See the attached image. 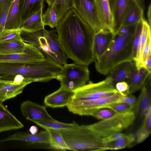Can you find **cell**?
<instances>
[{"label": "cell", "mask_w": 151, "mask_h": 151, "mask_svg": "<svg viewBox=\"0 0 151 151\" xmlns=\"http://www.w3.org/2000/svg\"><path fill=\"white\" fill-rule=\"evenodd\" d=\"M23 124L0 101V132L19 129Z\"/></svg>", "instance_id": "d6986e66"}, {"label": "cell", "mask_w": 151, "mask_h": 151, "mask_svg": "<svg viewBox=\"0 0 151 151\" xmlns=\"http://www.w3.org/2000/svg\"><path fill=\"white\" fill-rule=\"evenodd\" d=\"M144 10L137 0H130L121 27L134 25L142 21Z\"/></svg>", "instance_id": "44dd1931"}, {"label": "cell", "mask_w": 151, "mask_h": 151, "mask_svg": "<svg viewBox=\"0 0 151 151\" xmlns=\"http://www.w3.org/2000/svg\"><path fill=\"white\" fill-rule=\"evenodd\" d=\"M137 100L135 96L132 94H128L125 96L121 95L117 103H125L132 106L134 108Z\"/></svg>", "instance_id": "ab89813d"}, {"label": "cell", "mask_w": 151, "mask_h": 151, "mask_svg": "<svg viewBox=\"0 0 151 151\" xmlns=\"http://www.w3.org/2000/svg\"><path fill=\"white\" fill-rule=\"evenodd\" d=\"M21 36L24 42L34 46L45 58L62 65L67 63L68 58L60 44L56 30L44 29L33 32L21 30Z\"/></svg>", "instance_id": "3957f363"}, {"label": "cell", "mask_w": 151, "mask_h": 151, "mask_svg": "<svg viewBox=\"0 0 151 151\" xmlns=\"http://www.w3.org/2000/svg\"><path fill=\"white\" fill-rule=\"evenodd\" d=\"M127 135V134H126L120 132L102 138L104 142L106 143L122 139L125 137Z\"/></svg>", "instance_id": "b9f144b4"}, {"label": "cell", "mask_w": 151, "mask_h": 151, "mask_svg": "<svg viewBox=\"0 0 151 151\" xmlns=\"http://www.w3.org/2000/svg\"><path fill=\"white\" fill-rule=\"evenodd\" d=\"M150 74L144 67L137 68L136 66L127 81L129 87L128 94H132L141 89Z\"/></svg>", "instance_id": "ffe728a7"}, {"label": "cell", "mask_w": 151, "mask_h": 151, "mask_svg": "<svg viewBox=\"0 0 151 151\" xmlns=\"http://www.w3.org/2000/svg\"><path fill=\"white\" fill-rule=\"evenodd\" d=\"M44 6L38 11L20 25L21 30L33 32L45 29V25L42 20Z\"/></svg>", "instance_id": "cb8c5ba5"}, {"label": "cell", "mask_w": 151, "mask_h": 151, "mask_svg": "<svg viewBox=\"0 0 151 151\" xmlns=\"http://www.w3.org/2000/svg\"><path fill=\"white\" fill-rule=\"evenodd\" d=\"M32 83L29 81L19 84H15L13 81L0 78V101L3 102L6 100L14 98L22 93L24 88Z\"/></svg>", "instance_id": "ac0fdd59"}, {"label": "cell", "mask_w": 151, "mask_h": 151, "mask_svg": "<svg viewBox=\"0 0 151 151\" xmlns=\"http://www.w3.org/2000/svg\"><path fill=\"white\" fill-rule=\"evenodd\" d=\"M37 128L35 126H31L29 129V131L30 133L32 134H36L38 132Z\"/></svg>", "instance_id": "f6af8a7d"}, {"label": "cell", "mask_w": 151, "mask_h": 151, "mask_svg": "<svg viewBox=\"0 0 151 151\" xmlns=\"http://www.w3.org/2000/svg\"><path fill=\"white\" fill-rule=\"evenodd\" d=\"M45 58L43 55L35 47L27 43L22 53L0 54V62L28 63L43 61Z\"/></svg>", "instance_id": "30bf717a"}, {"label": "cell", "mask_w": 151, "mask_h": 151, "mask_svg": "<svg viewBox=\"0 0 151 151\" xmlns=\"http://www.w3.org/2000/svg\"><path fill=\"white\" fill-rule=\"evenodd\" d=\"M74 91L61 86L56 91L46 96L44 103L47 106L52 108L67 106L71 103Z\"/></svg>", "instance_id": "4fadbf2b"}, {"label": "cell", "mask_w": 151, "mask_h": 151, "mask_svg": "<svg viewBox=\"0 0 151 151\" xmlns=\"http://www.w3.org/2000/svg\"><path fill=\"white\" fill-rule=\"evenodd\" d=\"M11 141H17L32 143H44L49 144L50 139L48 131H41L32 134L24 132H17L4 139L0 140V143Z\"/></svg>", "instance_id": "5bb4252c"}, {"label": "cell", "mask_w": 151, "mask_h": 151, "mask_svg": "<svg viewBox=\"0 0 151 151\" xmlns=\"http://www.w3.org/2000/svg\"><path fill=\"white\" fill-rule=\"evenodd\" d=\"M73 8L94 33L104 29L96 14L93 0H74Z\"/></svg>", "instance_id": "9c48e42d"}, {"label": "cell", "mask_w": 151, "mask_h": 151, "mask_svg": "<svg viewBox=\"0 0 151 151\" xmlns=\"http://www.w3.org/2000/svg\"><path fill=\"white\" fill-rule=\"evenodd\" d=\"M111 11L112 13L114 7L116 0H108Z\"/></svg>", "instance_id": "7dc6e473"}, {"label": "cell", "mask_w": 151, "mask_h": 151, "mask_svg": "<svg viewBox=\"0 0 151 151\" xmlns=\"http://www.w3.org/2000/svg\"><path fill=\"white\" fill-rule=\"evenodd\" d=\"M129 1L130 0H116L112 11L115 34L122 25Z\"/></svg>", "instance_id": "d4e9b609"}, {"label": "cell", "mask_w": 151, "mask_h": 151, "mask_svg": "<svg viewBox=\"0 0 151 151\" xmlns=\"http://www.w3.org/2000/svg\"><path fill=\"white\" fill-rule=\"evenodd\" d=\"M116 113L114 111L109 108H96L90 110L88 116H91L102 120L109 118Z\"/></svg>", "instance_id": "836d02e7"}, {"label": "cell", "mask_w": 151, "mask_h": 151, "mask_svg": "<svg viewBox=\"0 0 151 151\" xmlns=\"http://www.w3.org/2000/svg\"><path fill=\"white\" fill-rule=\"evenodd\" d=\"M26 43L22 40L0 42V54H10L23 52Z\"/></svg>", "instance_id": "484cf974"}, {"label": "cell", "mask_w": 151, "mask_h": 151, "mask_svg": "<svg viewBox=\"0 0 151 151\" xmlns=\"http://www.w3.org/2000/svg\"><path fill=\"white\" fill-rule=\"evenodd\" d=\"M150 87L151 74L141 89V93L137 99L133 109L135 114L144 116L149 109L151 108Z\"/></svg>", "instance_id": "e0dca14e"}, {"label": "cell", "mask_w": 151, "mask_h": 151, "mask_svg": "<svg viewBox=\"0 0 151 151\" xmlns=\"http://www.w3.org/2000/svg\"><path fill=\"white\" fill-rule=\"evenodd\" d=\"M20 0H14L9 11L4 26L5 29H20L21 14Z\"/></svg>", "instance_id": "603a6c76"}, {"label": "cell", "mask_w": 151, "mask_h": 151, "mask_svg": "<svg viewBox=\"0 0 151 151\" xmlns=\"http://www.w3.org/2000/svg\"><path fill=\"white\" fill-rule=\"evenodd\" d=\"M95 12L104 29L115 34L114 19L108 0H93Z\"/></svg>", "instance_id": "7c38bea8"}, {"label": "cell", "mask_w": 151, "mask_h": 151, "mask_svg": "<svg viewBox=\"0 0 151 151\" xmlns=\"http://www.w3.org/2000/svg\"><path fill=\"white\" fill-rule=\"evenodd\" d=\"M74 0H56L54 4L58 22L70 9L73 8Z\"/></svg>", "instance_id": "4dcf8cb0"}, {"label": "cell", "mask_w": 151, "mask_h": 151, "mask_svg": "<svg viewBox=\"0 0 151 151\" xmlns=\"http://www.w3.org/2000/svg\"><path fill=\"white\" fill-rule=\"evenodd\" d=\"M135 118L136 114L132 110L116 113L109 118L84 126L103 138L126 129L133 124Z\"/></svg>", "instance_id": "5b68a950"}, {"label": "cell", "mask_w": 151, "mask_h": 151, "mask_svg": "<svg viewBox=\"0 0 151 151\" xmlns=\"http://www.w3.org/2000/svg\"><path fill=\"white\" fill-rule=\"evenodd\" d=\"M14 0H0V34L4 29L10 7Z\"/></svg>", "instance_id": "e575fe53"}, {"label": "cell", "mask_w": 151, "mask_h": 151, "mask_svg": "<svg viewBox=\"0 0 151 151\" xmlns=\"http://www.w3.org/2000/svg\"><path fill=\"white\" fill-rule=\"evenodd\" d=\"M101 107L110 108L114 111L116 113H124L129 111L133 110L134 109V107L132 106L123 102L113 103L103 106Z\"/></svg>", "instance_id": "74e56055"}, {"label": "cell", "mask_w": 151, "mask_h": 151, "mask_svg": "<svg viewBox=\"0 0 151 151\" xmlns=\"http://www.w3.org/2000/svg\"><path fill=\"white\" fill-rule=\"evenodd\" d=\"M137 24L133 25L121 26L116 33L121 35L128 34L135 30Z\"/></svg>", "instance_id": "7bdbcfd3"}, {"label": "cell", "mask_w": 151, "mask_h": 151, "mask_svg": "<svg viewBox=\"0 0 151 151\" xmlns=\"http://www.w3.org/2000/svg\"><path fill=\"white\" fill-rule=\"evenodd\" d=\"M151 33L148 36L146 44L143 50L140 58L139 67L143 66L144 63L146 60L148 55L151 51Z\"/></svg>", "instance_id": "f35d334b"}, {"label": "cell", "mask_w": 151, "mask_h": 151, "mask_svg": "<svg viewBox=\"0 0 151 151\" xmlns=\"http://www.w3.org/2000/svg\"><path fill=\"white\" fill-rule=\"evenodd\" d=\"M135 30L124 35L114 34L106 52L94 61L97 72L106 75L118 64L126 61H134L133 42Z\"/></svg>", "instance_id": "7a4b0ae2"}, {"label": "cell", "mask_w": 151, "mask_h": 151, "mask_svg": "<svg viewBox=\"0 0 151 151\" xmlns=\"http://www.w3.org/2000/svg\"><path fill=\"white\" fill-rule=\"evenodd\" d=\"M142 20L138 23L137 25L133 40L134 61L136 67L138 66L139 64L140 43L142 27Z\"/></svg>", "instance_id": "d6a6232c"}, {"label": "cell", "mask_w": 151, "mask_h": 151, "mask_svg": "<svg viewBox=\"0 0 151 151\" xmlns=\"http://www.w3.org/2000/svg\"><path fill=\"white\" fill-rule=\"evenodd\" d=\"M60 86L75 91L86 84L89 81L90 72L88 66L75 63L63 65Z\"/></svg>", "instance_id": "8992f818"}, {"label": "cell", "mask_w": 151, "mask_h": 151, "mask_svg": "<svg viewBox=\"0 0 151 151\" xmlns=\"http://www.w3.org/2000/svg\"><path fill=\"white\" fill-rule=\"evenodd\" d=\"M119 93L107 77L104 80L88 83L77 89L71 102H76L111 96Z\"/></svg>", "instance_id": "52a82bcc"}, {"label": "cell", "mask_w": 151, "mask_h": 151, "mask_svg": "<svg viewBox=\"0 0 151 151\" xmlns=\"http://www.w3.org/2000/svg\"><path fill=\"white\" fill-rule=\"evenodd\" d=\"M45 0H20L21 24L44 6Z\"/></svg>", "instance_id": "7402d4cb"}, {"label": "cell", "mask_w": 151, "mask_h": 151, "mask_svg": "<svg viewBox=\"0 0 151 151\" xmlns=\"http://www.w3.org/2000/svg\"><path fill=\"white\" fill-rule=\"evenodd\" d=\"M151 132V108H150L144 116L142 125L135 134L134 142L137 144L142 143L149 136Z\"/></svg>", "instance_id": "4316f807"}, {"label": "cell", "mask_w": 151, "mask_h": 151, "mask_svg": "<svg viewBox=\"0 0 151 151\" xmlns=\"http://www.w3.org/2000/svg\"><path fill=\"white\" fill-rule=\"evenodd\" d=\"M115 88L118 92L122 96H125L128 94L129 86L126 81L117 83L115 85Z\"/></svg>", "instance_id": "60d3db41"}, {"label": "cell", "mask_w": 151, "mask_h": 151, "mask_svg": "<svg viewBox=\"0 0 151 151\" xmlns=\"http://www.w3.org/2000/svg\"><path fill=\"white\" fill-rule=\"evenodd\" d=\"M135 67V64L133 61L123 62L112 68L108 77L115 87L116 84L118 82H127Z\"/></svg>", "instance_id": "2e32d148"}, {"label": "cell", "mask_w": 151, "mask_h": 151, "mask_svg": "<svg viewBox=\"0 0 151 151\" xmlns=\"http://www.w3.org/2000/svg\"><path fill=\"white\" fill-rule=\"evenodd\" d=\"M42 20L45 26H48L52 29L57 27L58 20L54 5L48 6L42 14Z\"/></svg>", "instance_id": "1f68e13d"}, {"label": "cell", "mask_w": 151, "mask_h": 151, "mask_svg": "<svg viewBox=\"0 0 151 151\" xmlns=\"http://www.w3.org/2000/svg\"><path fill=\"white\" fill-rule=\"evenodd\" d=\"M142 27L140 43L139 64L138 66L136 67L137 68L139 67L140 60L142 51L146 42L148 35L151 33V26L148 22L144 18L142 19Z\"/></svg>", "instance_id": "d590c367"}, {"label": "cell", "mask_w": 151, "mask_h": 151, "mask_svg": "<svg viewBox=\"0 0 151 151\" xmlns=\"http://www.w3.org/2000/svg\"><path fill=\"white\" fill-rule=\"evenodd\" d=\"M141 7L144 10L145 8V0H137Z\"/></svg>", "instance_id": "c3c4849f"}, {"label": "cell", "mask_w": 151, "mask_h": 151, "mask_svg": "<svg viewBox=\"0 0 151 151\" xmlns=\"http://www.w3.org/2000/svg\"><path fill=\"white\" fill-rule=\"evenodd\" d=\"M143 66L150 73L151 71V52H149L145 61Z\"/></svg>", "instance_id": "ee69618b"}, {"label": "cell", "mask_w": 151, "mask_h": 151, "mask_svg": "<svg viewBox=\"0 0 151 151\" xmlns=\"http://www.w3.org/2000/svg\"><path fill=\"white\" fill-rule=\"evenodd\" d=\"M135 135L133 133L127 134L123 139L106 143L107 150H118L131 146L134 142Z\"/></svg>", "instance_id": "f546056e"}, {"label": "cell", "mask_w": 151, "mask_h": 151, "mask_svg": "<svg viewBox=\"0 0 151 151\" xmlns=\"http://www.w3.org/2000/svg\"><path fill=\"white\" fill-rule=\"evenodd\" d=\"M56 28L59 43L68 58L88 66L94 62V32L75 9L66 14Z\"/></svg>", "instance_id": "6da1fadb"}, {"label": "cell", "mask_w": 151, "mask_h": 151, "mask_svg": "<svg viewBox=\"0 0 151 151\" xmlns=\"http://www.w3.org/2000/svg\"><path fill=\"white\" fill-rule=\"evenodd\" d=\"M121 95L119 93H117L111 96L71 102L67 107L68 110L73 114L88 116L89 112L92 109L117 103Z\"/></svg>", "instance_id": "ba28073f"}, {"label": "cell", "mask_w": 151, "mask_h": 151, "mask_svg": "<svg viewBox=\"0 0 151 151\" xmlns=\"http://www.w3.org/2000/svg\"><path fill=\"white\" fill-rule=\"evenodd\" d=\"M56 0H46L48 6H52L55 4Z\"/></svg>", "instance_id": "681fc988"}, {"label": "cell", "mask_w": 151, "mask_h": 151, "mask_svg": "<svg viewBox=\"0 0 151 151\" xmlns=\"http://www.w3.org/2000/svg\"><path fill=\"white\" fill-rule=\"evenodd\" d=\"M49 135L50 147L52 148L59 150H70L65 142L62 134L58 130L46 129Z\"/></svg>", "instance_id": "83f0119b"}, {"label": "cell", "mask_w": 151, "mask_h": 151, "mask_svg": "<svg viewBox=\"0 0 151 151\" xmlns=\"http://www.w3.org/2000/svg\"><path fill=\"white\" fill-rule=\"evenodd\" d=\"M151 4H150L148 7L147 11V18L149 24L151 26Z\"/></svg>", "instance_id": "bcb514c9"}, {"label": "cell", "mask_w": 151, "mask_h": 151, "mask_svg": "<svg viewBox=\"0 0 151 151\" xmlns=\"http://www.w3.org/2000/svg\"><path fill=\"white\" fill-rule=\"evenodd\" d=\"M45 129H50L57 130L68 129L74 128L79 125L76 123L67 124L59 122L57 120L36 121L34 122Z\"/></svg>", "instance_id": "f1b7e54d"}, {"label": "cell", "mask_w": 151, "mask_h": 151, "mask_svg": "<svg viewBox=\"0 0 151 151\" xmlns=\"http://www.w3.org/2000/svg\"><path fill=\"white\" fill-rule=\"evenodd\" d=\"M20 109L22 114L26 119L33 122L55 120L48 113L45 106L29 100L21 104Z\"/></svg>", "instance_id": "8fae6325"}, {"label": "cell", "mask_w": 151, "mask_h": 151, "mask_svg": "<svg viewBox=\"0 0 151 151\" xmlns=\"http://www.w3.org/2000/svg\"><path fill=\"white\" fill-rule=\"evenodd\" d=\"M70 150L100 151L107 150L103 138L84 125L58 130Z\"/></svg>", "instance_id": "277c9868"}, {"label": "cell", "mask_w": 151, "mask_h": 151, "mask_svg": "<svg viewBox=\"0 0 151 151\" xmlns=\"http://www.w3.org/2000/svg\"><path fill=\"white\" fill-rule=\"evenodd\" d=\"M114 34L104 29L94 33L93 51L95 60L106 52L110 44Z\"/></svg>", "instance_id": "9a60e30c"}, {"label": "cell", "mask_w": 151, "mask_h": 151, "mask_svg": "<svg viewBox=\"0 0 151 151\" xmlns=\"http://www.w3.org/2000/svg\"><path fill=\"white\" fill-rule=\"evenodd\" d=\"M20 29H4L0 34V42L21 40Z\"/></svg>", "instance_id": "8d00e7d4"}]
</instances>
